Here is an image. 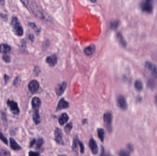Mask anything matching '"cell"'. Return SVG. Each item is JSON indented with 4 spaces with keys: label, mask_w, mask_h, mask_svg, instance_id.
Returning a JSON list of instances; mask_svg holds the SVG:
<instances>
[{
    "label": "cell",
    "mask_w": 157,
    "mask_h": 156,
    "mask_svg": "<svg viewBox=\"0 0 157 156\" xmlns=\"http://www.w3.org/2000/svg\"><path fill=\"white\" fill-rule=\"evenodd\" d=\"M11 25L15 34L21 36L24 34V30L21 23L16 17H13L12 19Z\"/></svg>",
    "instance_id": "1"
},
{
    "label": "cell",
    "mask_w": 157,
    "mask_h": 156,
    "mask_svg": "<svg viewBox=\"0 0 157 156\" xmlns=\"http://www.w3.org/2000/svg\"><path fill=\"white\" fill-rule=\"evenodd\" d=\"M119 156H130V153L128 151L126 150H121L119 153Z\"/></svg>",
    "instance_id": "25"
},
{
    "label": "cell",
    "mask_w": 157,
    "mask_h": 156,
    "mask_svg": "<svg viewBox=\"0 0 157 156\" xmlns=\"http://www.w3.org/2000/svg\"><path fill=\"white\" fill-rule=\"evenodd\" d=\"M117 37H118V39L122 45L123 46H125L126 45V43L125 42V40L124 39L122 35L121 34H120V33H118L117 35Z\"/></svg>",
    "instance_id": "24"
},
{
    "label": "cell",
    "mask_w": 157,
    "mask_h": 156,
    "mask_svg": "<svg viewBox=\"0 0 157 156\" xmlns=\"http://www.w3.org/2000/svg\"><path fill=\"white\" fill-rule=\"evenodd\" d=\"M127 147H128V149H129L130 151H133V145H131V144H129L128 146H127Z\"/></svg>",
    "instance_id": "35"
},
{
    "label": "cell",
    "mask_w": 157,
    "mask_h": 156,
    "mask_svg": "<svg viewBox=\"0 0 157 156\" xmlns=\"http://www.w3.org/2000/svg\"><path fill=\"white\" fill-rule=\"evenodd\" d=\"M30 6L32 12L37 17L41 18H44L43 11H42L41 9L38 6V5L35 2L31 1Z\"/></svg>",
    "instance_id": "3"
},
{
    "label": "cell",
    "mask_w": 157,
    "mask_h": 156,
    "mask_svg": "<svg viewBox=\"0 0 157 156\" xmlns=\"http://www.w3.org/2000/svg\"><path fill=\"white\" fill-rule=\"evenodd\" d=\"M11 50V47L9 45L6 44H1L0 45V52L1 53H8Z\"/></svg>",
    "instance_id": "16"
},
{
    "label": "cell",
    "mask_w": 157,
    "mask_h": 156,
    "mask_svg": "<svg viewBox=\"0 0 157 156\" xmlns=\"http://www.w3.org/2000/svg\"><path fill=\"white\" fill-rule=\"evenodd\" d=\"M78 145H79V147H80V152L81 153H83L84 152V146L83 143L81 141H80L79 140V142H78Z\"/></svg>",
    "instance_id": "31"
},
{
    "label": "cell",
    "mask_w": 157,
    "mask_h": 156,
    "mask_svg": "<svg viewBox=\"0 0 157 156\" xmlns=\"http://www.w3.org/2000/svg\"><path fill=\"white\" fill-rule=\"evenodd\" d=\"M103 156H113V155H112L111 154H110V153H104V152H103Z\"/></svg>",
    "instance_id": "36"
},
{
    "label": "cell",
    "mask_w": 157,
    "mask_h": 156,
    "mask_svg": "<svg viewBox=\"0 0 157 156\" xmlns=\"http://www.w3.org/2000/svg\"><path fill=\"white\" fill-rule=\"evenodd\" d=\"M73 127V124L71 122H70L66 124L65 127L64 128V130L66 133L68 134L70 133V132L71 131Z\"/></svg>",
    "instance_id": "23"
},
{
    "label": "cell",
    "mask_w": 157,
    "mask_h": 156,
    "mask_svg": "<svg viewBox=\"0 0 157 156\" xmlns=\"http://www.w3.org/2000/svg\"><path fill=\"white\" fill-rule=\"evenodd\" d=\"M58 156H67L66 155H59Z\"/></svg>",
    "instance_id": "37"
},
{
    "label": "cell",
    "mask_w": 157,
    "mask_h": 156,
    "mask_svg": "<svg viewBox=\"0 0 157 156\" xmlns=\"http://www.w3.org/2000/svg\"><path fill=\"white\" fill-rule=\"evenodd\" d=\"M112 114L110 112H107L104 114V121L107 131L111 132L112 131Z\"/></svg>",
    "instance_id": "2"
},
{
    "label": "cell",
    "mask_w": 157,
    "mask_h": 156,
    "mask_svg": "<svg viewBox=\"0 0 157 156\" xmlns=\"http://www.w3.org/2000/svg\"><path fill=\"white\" fill-rule=\"evenodd\" d=\"M29 156H39V153L30 151L29 153Z\"/></svg>",
    "instance_id": "33"
},
{
    "label": "cell",
    "mask_w": 157,
    "mask_h": 156,
    "mask_svg": "<svg viewBox=\"0 0 157 156\" xmlns=\"http://www.w3.org/2000/svg\"><path fill=\"white\" fill-rule=\"evenodd\" d=\"M28 88L30 91L32 92H35L39 88V83L36 80H32L29 83Z\"/></svg>",
    "instance_id": "10"
},
{
    "label": "cell",
    "mask_w": 157,
    "mask_h": 156,
    "mask_svg": "<svg viewBox=\"0 0 157 156\" xmlns=\"http://www.w3.org/2000/svg\"><path fill=\"white\" fill-rule=\"evenodd\" d=\"M68 106H69V104L68 102L65 101L64 99H62L58 102L56 110L59 111L63 109H65L68 108Z\"/></svg>",
    "instance_id": "13"
},
{
    "label": "cell",
    "mask_w": 157,
    "mask_h": 156,
    "mask_svg": "<svg viewBox=\"0 0 157 156\" xmlns=\"http://www.w3.org/2000/svg\"><path fill=\"white\" fill-rule=\"evenodd\" d=\"M141 8L143 11L150 12L152 11L153 7L149 1H146L141 4Z\"/></svg>",
    "instance_id": "11"
},
{
    "label": "cell",
    "mask_w": 157,
    "mask_h": 156,
    "mask_svg": "<svg viewBox=\"0 0 157 156\" xmlns=\"http://www.w3.org/2000/svg\"><path fill=\"white\" fill-rule=\"evenodd\" d=\"M36 142V139H33V140L31 141V142H30V147H32L33 145L35 144V143Z\"/></svg>",
    "instance_id": "34"
},
{
    "label": "cell",
    "mask_w": 157,
    "mask_h": 156,
    "mask_svg": "<svg viewBox=\"0 0 157 156\" xmlns=\"http://www.w3.org/2000/svg\"></svg>",
    "instance_id": "39"
},
{
    "label": "cell",
    "mask_w": 157,
    "mask_h": 156,
    "mask_svg": "<svg viewBox=\"0 0 157 156\" xmlns=\"http://www.w3.org/2000/svg\"><path fill=\"white\" fill-rule=\"evenodd\" d=\"M32 107L34 109V111L39 110V107L41 105V101L39 98L34 97L32 99L31 101Z\"/></svg>",
    "instance_id": "12"
},
{
    "label": "cell",
    "mask_w": 157,
    "mask_h": 156,
    "mask_svg": "<svg viewBox=\"0 0 157 156\" xmlns=\"http://www.w3.org/2000/svg\"><path fill=\"white\" fill-rule=\"evenodd\" d=\"M67 87V83L65 82H63L61 84L57 85L55 89L56 94L58 96H61L64 92Z\"/></svg>",
    "instance_id": "9"
},
{
    "label": "cell",
    "mask_w": 157,
    "mask_h": 156,
    "mask_svg": "<svg viewBox=\"0 0 157 156\" xmlns=\"http://www.w3.org/2000/svg\"><path fill=\"white\" fill-rule=\"evenodd\" d=\"M57 57L55 55H52L47 57L46 61L50 66H54L57 63Z\"/></svg>",
    "instance_id": "14"
},
{
    "label": "cell",
    "mask_w": 157,
    "mask_h": 156,
    "mask_svg": "<svg viewBox=\"0 0 157 156\" xmlns=\"http://www.w3.org/2000/svg\"><path fill=\"white\" fill-rule=\"evenodd\" d=\"M2 59H3V60L5 61L6 63H9L10 62V60H11V58H10V57L8 55H4L3 56H2Z\"/></svg>",
    "instance_id": "30"
},
{
    "label": "cell",
    "mask_w": 157,
    "mask_h": 156,
    "mask_svg": "<svg viewBox=\"0 0 157 156\" xmlns=\"http://www.w3.org/2000/svg\"><path fill=\"white\" fill-rule=\"evenodd\" d=\"M119 24V22L118 21H115L114 22H112L111 24V27L112 28H116L118 27Z\"/></svg>",
    "instance_id": "29"
},
{
    "label": "cell",
    "mask_w": 157,
    "mask_h": 156,
    "mask_svg": "<svg viewBox=\"0 0 157 156\" xmlns=\"http://www.w3.org/2000/svg\"><path fill=\"white\" fill-rule=\"evenodd\" d=\"M145 67L151 71L154 77L157 78V68L154 63L150 61H146L145 63Z\"/></svg>",
    "instance_id": "5"
},
{
    "label": "cell",
    "mask_w": 157,
    "mask_h": 156,
    "mask_svg": "<svg viewBox=\"0 0 157 156\" xmlns=\"http://www.w3.org/2000/svg\"><path fill=\"white\" fill-rule=\"evenodd\" d=\"M33 120L34 121L36 124H37L40 123V116H39V110L34 111L33 116Z\"/></svg>",
    "instance_id": "19"
},
{
    "label": "cell",
    "mask_w": 157,
    "mask_h": 156,
    "mask_svg": "<svg viewBox=\"0 0 157 156\" xmlns=\"http://www.w3.org/2000/svg\"><path fill=\"white\" fill-rule=\"evenodd\" d=\"M55 139L56 142L58 144H64V141L63 140V132L60 129L56 128L54 132Z\"/></svg>",
    "instance_id": "4"
},
{
    "label": "cell",
    "mask_w": 157,
    "mask_h": 156,
    "mask_svg": "<svg viewBox=\"0 0 157 156\" xmlns=\"http://www.w3.org/2000/svg\"><path fill=\"white\" fill-rule=\"evenodd\" d=\"M156 101H157V99H156Z\"/></svg>",
    "instance_id": "38"
},
{
    "label": "cell",
    "mask_w": 157,
    "mask_h": 156,
    "mask_svg": "<svg viewBox=\"0 0 157 156\" xmlns=\"http://www.w3.org/2000/svg\"><path fill=\"white\" fill-rule=\"evenodd\" d=\"M0 139L5 144H6V145H7L8 144V141H7V139L6 138V137L3 135V134L2 133H1L0 132Z\"/></svg>",
    "instance_id": "28"
},
{
    "label": "cell",
    "mask_w": 157,
    "mask_h": 156,
    "mask_svg": "<svg viewBox=\"0 0 157 156\" xmlns=\"http://www.w3.org/2000/svg\"><path fill=\"white\" fill-rule=\"evenodd\" d=\"M43 143H44V141H43V139H39L37 140V141L36 142V145L37 148H40L41 147V146L43 145Z\"/></svg>",
    "instance_id": "27"
},
{
    "label": "cell",
    "mask_w": 157,
    "mask_h": 156,
    "mask_svg": "<svg viewBox=\"0 0 157 156\" xmlns=\"http://www.w3.org/2000/svg\"><path fill=\"white\" fill-rule=\"evenodd\" d=\"M29 25H30V26L32 28H33L34 30H35L36 31V32L38 31V28L36 26V25L35 23H29Z\"/></svg>",
    "instance_id": "32"
},
{
    "label": "cell",
    "mask_w": 157,
    "mask_h": 156,
    "mask_svg": "<svg viewBox=\"0 0 157 156\" xmlns=\"http://www.w3.org/2000/svg\"><path fill=\"white\" fill-rule=\"evenodd\" d=\"M97 135L99 138L100 140L103 142L104 139V135H105V132L104 131V129L102 128L98 129L97 130Z\"/></svg>",
    "instance_id": "20"
},
{
    "label": "cell",
    "mask_w": 157,
    "mask_h": 156,
    "mask_svg": "<svg viewBox=\"0 0 157 156\" xmlns=\"http://www.w3.org/2000/svg\"><path fill=\"white\" fill-rule=\"evenodd\" d=\"M69 119V117L68 114L66 113H63L59 119V123L60 124L63 125L66 123Z\"/></svg>",
    "instance_id": "18"
},
{
    "label": "cell",
    "mask_w": 157,
    "mask_h": 156,
    "mask_svg": "<svg viewBox=\"0 0 157 156\" xmlns=\"http://www.w3.org/2000/svg\"><path fill=\"white\" fill-rule=\"evenodd\" d=\"M117 103L120 109L123 110H125L127 108V103L125 97L123 96H119L117 99Z\"/></svg>",
    "instance_id": "7"
},
{
    "label": "cell",
    "mask_w": 157,
    "mask_h": 156,
    "mask_svg": "<svg viewBox=\"0 0 157 156\" xmlns=\"http://www.w3.org/2000/svg\"><path fill=\"white\" fill-rule=\"evenodd\" d=\"M0 156H10L9 151L0 146Z\"/></svg>",
    "instance_id": "21"
},
{
    "label": "cell",
    "mask_w": 157,
    "mask_h": 156,
    "mask_svg": "<svg viewBox=\"0 0 157 156\" xmlns=\"http://www.w3.org/2000/svg\"><path fill=\"white\" fill-rule=\"evenodd\" d=\"M135 87L136 90L138 91L142 90L143 89V84L142 82L140 80H137L135 82Z\"/></svg>",
    "instance_id": "22"
},
{
    "label": "cell",
    "mask_w": 157,
    "mask_h": 156,
    "mask_svg": "<svg viewBox=\"0 0 157 156\" xmlns=\"http://www.w3.org/2000/svg\"><path fill=\"white\" fill-rule=\"evenodd\" d=\"M90 148L91 150L92 153L93 154L96 155L98 152V147L96 142L93 138H91L89 142Z\"/></svg>",
    "instance_id": "8"
},
{
    "label": "cell",
    "mask_w": 157,
    "mask_h": 156,
    "mask_svg": "<svg viewBox=\"0 0 157 156\" xmlns=\"http://www.w3.org/2000/svg\"><path fill=\"white\" fill-rule=\"evenodd\" d=\"M10 147L11 148L14 150H19L21 149V147L16 142L13 138H10Z\"/></svg>",
    "instance_id": "17"
},
{
    "label": "cell",
    "mask_w": 157,
    "mask_h": 156,
    "mask_svg": "<svg viewBox=\"0 0 157 156\" xmlns=\"http://www.w3.org/2000/svg\"><path fill=\"white\" fill-rule=\"evenodd\" d=\"M78 141L79 140L77 138H75L74 140L73 143V145H72V148L74 150H76L77 148L78 145Z\"/></svg>",
    "instance_id": "26"
},
{
    "label": "cell",
    "mask_w": 157,
    "mask_h": 156,
    "mask_svg": "<svg viewBox=\"0 0 157 156\" xmlns=\"http://www.w3.org/2000/svg\"><path fill=\"white\" fill-rule=\"evenodd\" d=\"M8 106L10 107L12 112L15 114H18L19 113V109L18 107V103L12 100H8L7 102Z\"/></svg>",
    "instance_id": "6"
},
{
    "label": "cell",
    "mask_w": 157,
    "mask_h": 156,
    "mask_svg": "<svg viewBox=\"0 0 157 156\" xmlns=\"http://www.w3.org/2000/svg\"><path fill=\"white\" fill-rule=\"evenodd\" d=\"M95 46L94 45H91L86 47L84 49V53L87 56H91L93 54L95 51Z\"/></svg>",
    "instance_id": "15"
}]
</instances>
